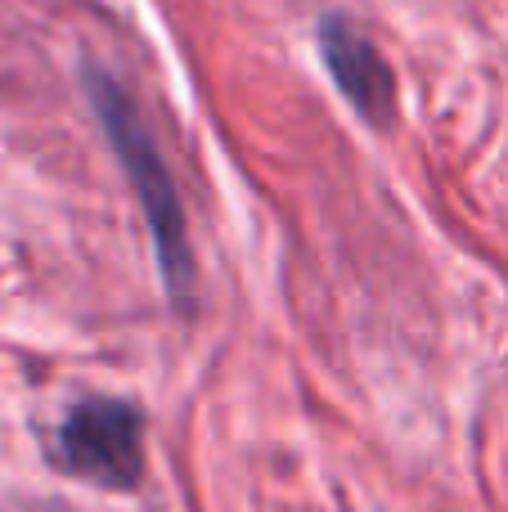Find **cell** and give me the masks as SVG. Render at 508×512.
<instances>
[{
	"instance_id": "obj_3",
	"label": "cell",
	"mask_w": 508,
	"mask_h": 512,
	"mask_svg": "<svg viewBox=\"0 0 508 512\" xmlns=\"http://www.w3.org/2000/svg\"><path fill=\"white\" fill-rule=\"evenodd\" d=\"M320 54L329 63L338 90L351 99L365 122L374 126H392L396 117V77L387 68V59L378 54V45L360 32L347 18H324L320 23Z\"/></svg>"
},
{
	"instance_id": "obj_1",
	"label": "cell",
	"mask_w": 508,
	"mask_h": 512,
	"mask_svg": "<svg viewBox=\"0 0 508 512\" xmlns=\"http://www.w3.org/2000/svg\"><path fill=\"white\" fill-rule=\"evenodd\" d=\"M86 86H90V104H95L99 122H104L108 144H113V153L122 158L126 180H131L135 198H140V207H144V221H149V234H153V252H158L162 283H167V292H171L176 306H189V301H194V256H189L185 212H180V198H176V185H171L167 162H162L149 126L140 122L135 104L126 99V90L117 86L113 77L90 72Z\"/></svg>"
},
{
	"instance_id": "obj_2",
	"label": "cell",
	"mask_w": 508,
	"mask_h": 512,
	"mask_svg": "<svg viewBox=\"0 0 508 512\" xmlns=\"http://www.w3.org/2000/svg\"><path fill=\"white\" fill-rule=\"evenodd\" d=\"M54 463L90 486L135 490L144 481V414L113 396L77 400L54 432Z\"/></svg>"
}]
</instances>
